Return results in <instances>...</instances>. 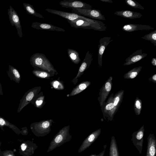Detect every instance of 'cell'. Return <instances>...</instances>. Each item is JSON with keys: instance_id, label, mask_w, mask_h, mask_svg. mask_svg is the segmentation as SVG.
<instances>
[{"instance_id": "obj_1", "label": "cell", "mask_w": 156, "mask_h": 156, "mask_svg": "<svg viewBox=\"0 0 156 156\" xmlns=\"http://www.w3.org/2000/svg\"><path fill=\"white\" fill-rule=\"evenodd\" d=\"M30 62L35 69H40L53 74L57 73L49 60L43 54L36 53L33 54L30 58Z\"/></svg>"}, {"instance_id": "obj_2", "label": "cell", "mask_w": 156, "mask_h": 156, "mask_svg": "<svg viewBox=\"0 0 156 156\" xmlns=\"http://www.w3.org/2000/svg\"><path fill=\"white\" fill-rule=\"evenodd\" d=\"M69 126H65L56 133L50 144L47 152H50L72 139V135L69 133Z\"/></svg>"}, {"instance_id": "obj_3", "label": "cell", "mask_w": 156, "mask_h": 156, "mask_svg": "<svg viewBox=\"0 0 156 156\" xmlns=\"http://www.w3.org/2000/svg\"><path fill=\"white\" fill-rule=\"evenodd\" d=\"M45 10L49 12L65 18L67 20L73 21L76 20H83L97 25L103 26H106L105 24L100 21L90 19L76 13L49 9H46Z\"/></svg>"}, {"instance_id": "obj_4", "label": "cell", "mask_w": 156, "mask_h": 156, "mask_svg": "<svg viewBox=\"0 0 156 156\" xmlns=\"http://www.w3.org/2000/svg\"><path fill=\"white\" fill-rule=\"evenodd\" d=\"M52 122V120H48L34 123L31 125V128L36 136H44L50 132Z\"/></svg>"}, {"instance_id": "obj_5", "label": "cell", "mask_w": 156, "mask_h": 156, "mask_svg": "<svg viewBox=\"0 0 156 156\" xmlns=\"http://www.w3.org/2000/svg\"><path fill=\"white\" fill-rule=\"evenodd\" d=\"M67 21L71 27L76 28L93 29L101 31H105L107 28L106 26H103L97 25L83 20H76Z\"/></svg>"}, {"instance_id": "obj_6", "label": "cell", "mask_w": 156, "mask_h": 156, "mask_svg": "<svg viewBox=\"0 0 156 156\" xmlns=\"http://www.w3.org/2000/svg\"><path fill=\"white\" fill-rule=\"evenodd\" d=\"M73 13L83 16L90 19L98 20H106L101 11L96 9H72Z\"/></svg>"}, {"instance_id": "obj_7", "label": "cell", "mask_w": 156, "mask_h": 156, "mask_svg": "<svg viewBox=\"0 0 156 156\" xmlns=\"http://www.w3.org/2000/svg\"><path fill=\"white\" fill-rule=\"evenodd\" d=\"M8 13L12 26H14L16 27L19 37H22V29L19 17L16 11L11 5L9 9H8Z\"/></svg>"}, {"instance_id": "obj_8", "label": "cell", "mask_w": 156, "mask_h": 156, "mask_svg": "<svg viewBox=\"0 0 156 156\" xmlns=\"http://www.w3.org/2000/svg\"><path fill=\"white\" fill-rule=\"evenodd\" d=\"M62 7L71 9H92L93 7L90 5L80 1L76 0H64L59 3Z\"/></svg>"}, {"instance_id": "obj_9", "label": "cell", "mask_w": 156, "mask_h": 156, "mask_svg": "<svg viewBox=\"0 0 156 156\" xmlns=\"http://www.w3.org/2000/svg\"><path fill=\"white\" fill-rule=\"evenodd\" d=\"M112 76L109 77L100 90L99 96L98 100L101 107L105 102L111 91L112 85Z\"/></svg>"}, {"instance_id": "obj_10", "label": "cell", "mask_w": 156, "mask_h": 156, "mask_svg": "<svg viewBox=\"0 0 156 156\" xmlns=\"http://www.w3.org/2000/svg\"><path fill=\"white\" fill-rule=\"evenodd\" d=\"M144 128L143 125L138 130L134 132L132 135L131 139L133 145L141 154L143 148Z\"/></svg>"}, {"instance_id": "obj_11", "label": "cell", "mask_w": 156, "mask_h": 156, "mask_svg": "<svg viewBox=\"0 0 156 156\" xmlns=\"http://www.w3.org/2000/svg\"><path fill=\"white\" fill-rule=\"evenodd\" d=\"M38 87L31 89L27 92L20 101L17 110V112L19 113L22 109L28 104L38 92Z\"/></svg>"}, {"instance_id": "obj_12", "label": "cell", "mask_w": 156, "mask_h": 156, "mask_svg": "<svg viewBox=\"0 0 156 156\" xmlns=\"http://www.w3.org/2000/svg\"><path fill=\"white\" fill-rule=\"evenodd\" d=\"M93 59L92 54L88 51L79 68L77 76L72 80L74 85L77 82V79L80 77L83 73L89 67Z\"/></svg>"}, {"instance_id": "obj_13", "label": "cell", "mask_w": 156, "mask_h": 156, "mask_svg": "<svg viewBox=\"0 0 156 156\" xmlns=\"http://www.w3.org/2000/svg\"><path fill=\"white\" fill-rule=\"evenodd\" d=\"M101 129L100 128L90 134L83 141L78 150L81 153L89 147L100 135Z\"/></svg>"}, {"instance_id": "obj_14", "label": "cell", "mask_w": 156, "mask_h": 156, "mask_svg": "<svg viewBox=\"0 0 156 156\" xmlns=\"http://www.w3.org/2000/svg\"><path fill=\"white\" fill-rule=\"evenodd\" d=\"M111 38L110 37H105L99 40L98 56V63L99 67L102 66L103 55L106 48L110 43L113 41V40H110Z\"/></svg>"}, {"instance_id": "obj_15", "label": "cell", "mask_w": 156, "mask_h": 156, "mask_svg": "<svg viewBox=\"0 0 156 156\" xmlns=\"http://www.w3.org/2000/svg\"><path fill=\"white\" fill-rule=\"evenodd\" d=\"M124 93V90H121L116 93L114 96V108L111 112L108 119L110 121L113 120L114 116L122 102Z\"/></svg>"}, {"instance_id": "obj_16", "label": "cell", "mask_w": 156, "mask_h": 156, "mask_svg": "<svg viewBox=\"0 0 156 156\" xmlns=\"http://www.w3.org/2000/svg\"><path fill=\"white\" fill-rule=\"evenodd\" d=\"M147 55V53H143L142 50L141 49H139L126 59L123 66H128L134 64L143 59Z\"/></svg>"}, {"instance_id": "obj_17", "label": "cell", "mask_w": 156, "mask_h": 156, "mask_svg": "<svg viewBox=\"0 0 156 156\" xmlns=\"http://www.w3.org/2000/svg\"><path fill=\"white\" fill-rule=\"evenodd\" d=\"M154 28L148 25L129 23L124 25L122 30L126 32H132L138 30H150Z\"/></svg>"}, {"instance_id": "obj_18", "label": "cell", "mask_w": 156, "mask_h": 156, "mask_svg": "<svg viewBox=\"0 0 156 156\" xmlns=\"http://www.w3.org/2000/svg\"><path fill=\"white\" fill-rule=\"evenodd\" d=\"M31 27L37 30L56 31L59 32H65L66 31L65 30L60 27L54 26L51 24L36 22H33Z\"/></svg>"}, {"instance_id": "obj_19", "label": "cell", "mask_w": 156, "mask_h": 156, "mask_svg": "<svg viewBox=\"0 0 156 156\" xmlns=\"http://www.w3.org/2000/svg\"><path fill=\"white\" fill-rule=\"evenodd\" d=\"M114 94L112 93L108 98L107 102H104L101 107L105 119L106 116L109 119L110 114L114 108Z\"/></svg>"}, {"instance_id": "obj_20", "label": "cell", "mask_w": 156, "mask_h": 156, "mask_svg": "<svg viewBox=\"0 0 156 156\" xmlns=\"http://www.w3.org/2000/svg\"><path fill=\"white\" fill-rule=\"evenodd\" d=\"M147 151L146 156H155L156 152V140L154 134L151 133L147 138Z\"/></svg>"}, {"instance_id": "obj_21", "label": "cell", "mask_w": 156, "mask_h": 156, "mask_svg": "<svg viewBox=\"0 0 156 156\" xmlns=\"http://www.w3.org/2000/svg\"><path fill=\"white\" fill-rule=\"evenodd\" d=\"M114 14L116 16L131 19L140 18L142 16V15L140 12L128 10L118 11Z\"/></svg>"}, {"instance_id": "obj_22", "label": "cell", "mask_w": 156, "mask_h": 156, "mask_svg": "<svg viewBox=\"0 0 156 156\" xmlns=\"http://www.w3.org/2000/svg\"><path fill=\"white\" fill-rule=\"evenodd\" d=\"M8 76L10 80L17 83H19L21 80L20 73L18 70L12 66L9 65L8 69L7 71Z\"/></svg>"}, {"instance_id": "obj_23", "label": "cell", "mask_w": 156, "mask_h": 156, "mask_svg": "<svg viewBox=\"0 0 156 156\" xmlns=\"http://www.w3.org/2000/svg\"><path fill=\"white\" fill-rule=\"evenodd\" d=\"M90 84L91 82L89 81L81 83L73 89L68 96H72L78 94L87 88Z\"/></svg>"}, {"instance_id": "obj_24", "label": "cell", "mask_w": 156, "mask_h": 156, "mask_svg": "<svg viewBox=\"0 0 156 156\" xmlns=\"http://www.w3.org/2000/svg\"><path fill=\"white\" fill-rule=\"evenodd\" d=\"M67 53L69 58L72 62L76 64L79 63L81 60L77 51L73 49L69 48L67 49Z\"/></svg>"}, {"instance_id": "obj_25", "label": "cell", "mask_w": 156, "mask_h": 156, "mask_svg": "<svg viewBox=\"0 0 156 156\" xmlns=\"http://www.w3.org/2000/svg\"><path fill=\"white\" fill-rule=\"evenodd\" d=\"M109 154V156H119L116 140L114 136L111 138Z\"/></svg>"}, {"instance_id": "obj_26", "label": "cell", "mask_w": 156, "mask_h": 156, "mask_svg": "<svg viewBox=\"0 0 156 156\" xmlns=\"http://www.w3.org/2000/svg\"><path fill=\"white\" fill-rule=\"evenodd\" d=\"M142 69L141 66L133 68L124 74L123 76L124 78L127 79L134 78L138 75Z\"/></svg>"}, {"instance_id": "obj_27", "label": "cell", "mask_w": 156, "mask_h": 156, "mask_svg": "<svg viewBox=\"0 0 156 156\" xmlns=\"http://www.w3.org/2000/svg\"><path fill=\"white\" fill-rule=\"evenodd\" d=\"M23 4L24 9L28 14L37 17L42 18H44L41 15L36 11L33 5L25 3H23Z\"/></svg>"}, {"instance_id": "obj_28", "label": "cell", "mask_w": 156, "mask_h": 156, "mask_svg": "<svg viewBox=\"0 0 156 156\" xmlns=\"http://www.w3.org/2000/svg\"><path fill=\"white\" fill-rule=\"evenodd\" d=\"M32 72L36 77L41 78H47L50 77L51 76V73L42 70L35 69Z\"/></svg>"}, {"instance_id": "obj_29", "label": "cell", "mask_w": 156, "mask_h": 156, "mask_svg": "<svg viewBox=\"0 0 156 156\" xmlns=\"http://www.w3.org/2000/svg\"><path fill=\"white\" fill-rule=\"evenodd\" d=\"M142 39H144L151 42L154 45L156 46V30L151 32L148 34L145 35L141 37Z\"/></svg>"}, {"instance_id": "obj_30", "label": "cell", "mask_w": 156, "mask_h": 156, "mask_svg": "<svg viewBox=\"0 0 156 156\" xmlns=\"http://www.w3.org/2000/svg\"><path fill=\"white\" fill-rule=\"evenodd\" d=\"M142 108V101L138 97H136L134 104V110L137 115H139L141 113Z\"/></svg>"}, {"instance_id": "obj_31", "label": "cell", "mask_w": 156, "mask_h": 156, "mask_svg": "<svg viewBox=\"0 0 156 156\" xmlns=\"http://www.w3.org/2000/svg\"><path fill=\"white\" fill-rule=\"evenodd\" d=\"M5 126H8L14 130L18 129L15 126L11 124L5 119L0 116V127H2Z\"/></svg>"}, {"instance_id": "obj_32", "label": "cell", "mask_w": 156, "mask_h": 156, "mask_svg": "<svg viewBox=\"0 0 156 156\" xmlns=\"http://www.w3.org/2000/svg\"><path fill=\"white\" fill-rule=\"evenodd\" d=\"M126 3L130 7L136 9L144 10V8L137 2L133 0H125Z\"/></svg>"}, {"instance_id": "obj_33", "label": "cell", "mask_w": 156, "mask_h": 156, "mask_svg": "<svg viewBox=\"0 0 156 156\" xmlns=\"http://www.w3.org/2000/svg\"><path fill=\"white\" fill-rule=\"evenodd\" d=\"M51 86L55 89L62 90L64 88V86L62 83L58 80H54L51 83Z\"/></svg>"}, {"instance_id": "obj_34", "label": "cell", "mask_w": 156, "mask_h": 156, "mask_svg": "<svg viewBox=\"0 0 156 156\" xmlns=\"http://www.w3.org/2000/svg\"><path fill=\"white\" fill-rule=\"evenodd\" d=\"M44 97L41 96L38 98L35 101V106L37 108H39L42 104Z\"/></svg>"}, {"instance_id": "obj_35", "label": "cell", "mask_w": 156, "mask_h": 156, "mask_svg": "<svg viewBox=\"0 0 156 156\" xmlns=\"http://www.w3.org/2000/svg\"><path fill=\"white\" fill-rule=\"evenodd\" d=\"M148 80L150 82H152L154 83H156V74L152 75L149 78Z\"/></svg>"}, {"instance_id": "obj_36", "label": "cell", "mask_w": 156, "mask_h": 156, "mask_svg": "<svg viewBox=\"0 0 156 156\" xmlns=\"http://www.w3.org/2000/svg\"><path fill=\"white\" fill-rule=\"evenodd\" d=\"M105 148L104 150L101 152L98 155L95 154H91L89 156H104L105 153Z\"/></svg>"}, {"instance_id": "obj_37", "label": "cell", "mask_w": 156, "mask_h": 156, "mask_svg": "<svg viewBox=\"0 0 156 156\" xmlns=\"http://www.w3.org/2000/svg\"><path fill=\"white\" fill-rule=\"evenodd\" d=\"M151 63L152 65L154 66H156V58H153L151 60Z\"/></svg>"}, {"instance_id": "obj_38", "label": "cell", "mask_w": 156, "mask_h": 156, "mask_svg": "<svg viewBox=\"0 0 156 156\" xmlns=\"http://www.w3.org/2000/svg\"><path fill=\"white\" fill-rule=\"evenodd\" d=\"M21 149L23 151H24L26 149L27 147V145L25 144H23L21 145Z\"/></svg>"}, {"instance_id": "obj_39", "label": "cell", "mask_w": 156, "mask_h": 156, "mask_svg": "<svg viewBox=\"0 0 156 156\" xmlns=\"http://www.w3.org/2000/svg\"><path fill=\"white\" fill-rule=\"evenodd\" d=\"M100 1L104 2H108V3H113V2L111 0H99Z\"/></svg>"}, {"instance_id": "obj_40", "label": "cell", "mask_w": 156, "mask_h": 156, "mask_svg": "<svg viewBox=\"0 0 156 156\" xmlns=\"http://www.w3.org/2000/svg\"><path fill=\"white\" fill-rule=\"evenodd\" d=\"M0 95H3V90L2 85L0 83Z\"/></svg>"}, {"instance_id": "obj_41", "label": "cell", "mask_w": 156, "mask_h": 156, "mask_svg": "<svg viewBox=\"0 0 156 156\" xmlns=\"http://www.w3.org/2000/svg\"><path fill=\"white\" fill-rule=\"evenodd\" d=\"M8 156H13L12 155H8Z\"/></svg>"}]
</instances>
